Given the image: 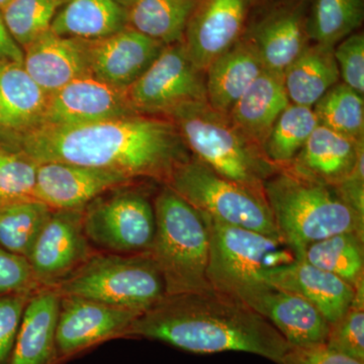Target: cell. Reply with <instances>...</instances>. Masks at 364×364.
Segmentation results:
<instances>
[{"instance_id":"obj_7","label":"cell","mask_w":364,"mask_h":364,"mask_svg":"<svg viewBox=\"0 0 364 364\" xmlns=\"http://www.w3.org/2000/svg\"><path fill=\"white\" fill-rule=\"evenodd\" d=\"M52 289L60 296L92 299L139 313L166 296L164 280L149 252L92 253Z\"/></svg>"},{"instance_id":"obj_39","label":"cell","mask_w":364,"mask_h":364,"mask_svg":"<svg viewBox=\"0 0 364 364\" xmlns=\"http://www.w3.org/2000/svg\"><path fill=\"white\" fill-rule=\"evenodd\" d=\"M40 289L28 260L0 248V296L35 293Z\"/></svg>"},{"instance_id":"obj_41","label":"cell","mask_w":364,"mask_h":364,"mask_svg":"<svg viewBox=\"0 0 364 364\" xmlns=\"http://www.w3.org/2000/svg\"><path fill=\"white\" fill-rule=\"evenodd\" d=\"M334 188L345 202L364 217V153L359 157L350 176Z\"/></svg>"},{"instance_id":"obj_30","label":"cell","mask_w":364,"mask_h":364,"mask_svg":"<svg viewBox=\"0 0 364 364\" xmlns=\"http://www.w3.org/2000/svg\"><path fill=\"white\" fill-rule=\"evenodd\" d=\"M304 258L355 287L364 280V235L342 233L315 242Z\"/></svg>"},{"instance_id":"obj_32","label":"cell","mask_w":364,"mask_h":364,"mask_svg":"<svg viewBox=\"0 0 364 364\" xmlns=\"http://www.w3.org/2000/svg\"><path fill=\"white\" fill-rule=\"evenodd\" d=\"M52 212L36 198L0 205V248L28 258Z\"/></svg>"},{"instance_id":"obj_6","label":"cell","mask_w":364,"mask_h":364,"mask_svg":"<svg viewBox=\"0 0 364 364\" xmlns=\"http://www.w3.org/2000/svg\"><path fill=\"white\" fill-rule=\"evenodd\" d=\"M153 205L156 228L149 253L161 273L167 296L210 289V239L202 215L165 184Z\"/></svg>"},{"instance_id":"obj_28","label":"cell","mask_w":364,"mask_h":364,"mask_svg":"<svg viewBox=\"0 0 364 364\" xmlns=\"http://www.w3.org/2000/svg\"><path fill=\"white\" fill-rule=\"evenodd\" d=\"M198 0H138L128 9V26L168 46L181 43Z\"/></svg>"},{"instance_id":"obj_25","label":"cell","mask_w":364,"mask_h":364,"mask_svg":"<svg viewBox=\"0 0 364 364\" xmlns=\"http://www.w3.org/2000/svg\"><path fill=\"white\" fill-rule=\"evenodd\" d=\"M289 104L282 73L264 70L228 116L246 138L262 149L273 124Z\"/></svg>"},{"instance_id":"obj_12","label":"cell","mask_w":364,"mask_h":364,"mask_svg":"<svg viewBox=\"0 0 364 364\" xmlns=\"http://www.w3.org/2000/svg\"><path fill=\"white\" fill-rule=\"evenodd\" d=\"M142 313L73 296H61L56 331L60 364L124 333Z\"/></svg>"},{"instance_id":"obj_4","label":"cell","mask_w":364,"mask_h":364,"mask_svg":"<svg viewBox=\"0 0 364 364\" xmlns=\"http://www.w3.org/2000/svg\"><path fill=\"white\" fill-rule=\"evenodd\" d=\"M264 195L277 231L304 258L315 242L342 233L364 235V217L333 186L280 169L264 184Z\"/></svg>"},{"instance_id":"obj_14","label":"cell","mask_w":364,"mask_h":364,"mask_svg":"<svg viewBox=\"0 0 364 364\" xmlns=\"http://www.w3.org/2000/svg\"><path fill=\"white\" fill-rule=\"evenodd\" d=\"M92 254L83 230L82 210H54L26 259L41 287L65 279Z\"/></svg>"},{"instance_id":"obj_3","label":"cell","mask_w":364,"mask_h":364,"mask_svg":"<svg viewBox=\"0 0 364 364\" xmlns=\"http://www.w3.org/2000/svg\"><path fill=\"white\" fill-rule=\"evenodd\" d=\"M161 116L176 124L191 156L265 198V181L280 168L239 131L228 114L215 111L208 102H189Z\"/></svg>"},{"instance_id":"obj_5","label":"cell","mask_w":364,"mask_h":364,"mask_svg":"<svg viewBox=\"0 0 364 364\" xmlns=\"http://www.w3.org/2000/svg\"><path fill=\"white\" fill-rule=\"evenodd\" d=\"M200 215L210 239L208 284L244 303L270 286L267 272L301 258L284 239Z\"/></svg>"},{"instance_id":"obj_33","label":"cell","mask_w":364,"mask_h":364,"mask_svg":"<svg viewBox=\"0 0 364 364\" xmlns=\"http://www.w3.org/2000/svg\"><path fill=\"white\" fill-rule=\"evenodd\" d=\"M318 124L341 135L363 140V95L339 81L313 105Z\"/></svg>"},{"instance_id":"obj_43","label":"cell","mask_w":364,"mask_h":364,"mask_svg":"<svg viewBox=\"0 0 364 364\" xmlns=\"http://www.w3.org/2000/svg\"><path fill=\"white\" fill-rule=\"evenodd\" d=\"M114 1H116L119 6L124 7V9H129L131 6H133L138 0H114Z\"/></svg>"},{"instance_id":"obj_17","label":"cell","mask_w":364,"mask_h":364,"mask_svg":"<svg viewBox=\"0 0 364 364\" xmlns=\"http://www.w3.org/2000/svg\"><path fill=\"white\" fill-rule=\"evenodd\" d=\"M164 47L129 26L109 37L86 40L91 76L128 90L152 65Z\"/></svg>"},{"instance_id":"obj_1","label":"cell","mask_w":364,"mask_h":364,"mask_svg":"<svg viewBox=\"0 0 364 364\" xmlns=\"http://www.w3.org/2000/svg\"><path fill=\"white\" fill-rule=\"evenodd\" d=\"M0 146L38 164L70 163L164 184L191 157L176 124L167 117L146 114L74 126L40 124L0 136Z\"/></svg>"},{"instance_id":"obj_15","label":"cell","mask_w":364,"mask_h":364,"mask_svg":"<svg viewBox=\"0 0 364 364\" xmlns=\"http://www.w3.org/2000/svg\"><path fill=\"white\" fill-rule=\"evenodd\" d=\"M136 114L127 90L107 85L93 76H85L49 95L41 124L74 126Z\"/></svg>"},{"instance_id":"obj_34","label":"cell","mask_w":364,"mask_h":364,"mask_svg":"<svg viewBox=\"0 0 364 364\" xmlns=\"http://www.w3.org/2000/svg\"><path fill=\"white\" fill-rule=\"evenodd\" d=\"M69 0H11L0 11L7 30L23 50L51 28Z\"/></svg>"},{"instance_id":"obj_21","label":"cell","mask_w":364,"mask_h":364,"mask_svg":"<svg viewBox=\"0 0 364 364\" xmlns=\"http://www.w3.org/2000/svg\"><path fill=\"white\" fill-rule=\"evenodd\" d=\"M267 280L272 286L310 301L330 325L348 311L355 294V287L333 273L311 264L305 258L270 270Z\"/></svg>"},{"instance_id":"obj_18","label":"cell","mask_w":364,"mask_h":364,"mask_svg":"<svg viewBox=\"0 0 364 364\" xmlns=\"http://www.w3.org/2000/svg\"><path fill=\"white\" fill-rule=\"evenodd\" d=\"M246 304L267 318L291 347L326 345L330 323L310 301L270 284Z\"/></svg>"},{"instance_id":"obj_2","label":"cell","mask_w":364,"mask_h":364,"mask_svg":"<svg viewBox=\"0 0 364 364\" xmlns=\"http://www.w3.org/2000/svg\"><path fill=\"white\" fill-rule=\"evenodd\" d=\"M126 337L156 340L193 353L246 352L277 364L291 349L267 318L212 287L166 294L132 323Z\"/></svg>"},{"instance_id":"obj_27","label":"cell","mask_w":364,"mask_h":364,"mask_svg":"<svg viewBox=\"0 0 364 364\" xmlns=\"http://www.w3.org/2000/svg\"><path fill=\"white\" fill-rule=\"evenodd\" d=\"M128 26V9L114 0H69L52 21L53 33L62 37L95 40Z\"/></svg>"},{"instance_id":"obj_35","label":"cell","mask_w":364,"mask_h":364,"mask_svg":"<svg viewBox=\"0 0 364 364\" xmlns=\"http://www.w3.org/2000/svg\"><path fill=\"white\" fill-rule=\"evenodd\" d=\"M37 162L0 146V205L35 198Z\"/></svg>"},{"instance_id":"obj_40","label":"cell","mask_w":364,"mask_h":364,"mask_svg":"<svg viewBox=\"0 0 364 364\" xmlns=\"http://www.w3.org/2000/svg\"><path fill=\"white\" fill-rule=\"evenodd\" d=\"M282 364H364L344 354L331 350L326 345L320 346L291 347L282 358Z\"/></svg>"},{"instance_id":"obj_9","label":"cell","mask_w":364,"mask_h":364,"mask_svg":"<svg viewBox=\"0 0 364 364\" xmlns=\"http://www.w3.org/2000/svg\"><path fill=\"white\" fill-rule=\"evenodd\" d=\"M129 186L107 191L82 210L86 237L102 252L139 254L152 247L154 205L145 193Z\"/></svg>"},{"instance_id":"obj_31","label":"cell","mask_w":364,"mask_h":364,"mask_svg":"<svg viewBox=\"0 0 364 364\" xmlns=\"http://www.w3.org/2000/svg\"><path fill=\"white\" fill-rule=\"evenodd\" d=\"M318 126L312 107L289 104L277 117L263 144L265 156L280 169L284 168L299 154Z\"/></svg>"},{"instance_id":"obj_8","label":"cell","mask_w":364,"mask_h":364,"mask_svg":"<svg viewBox=\"0 0 364 364\" xmlns=\"http://www.w3.org/2000/svg\"><path fill=\"white\" fill-rule=\"evenodd\" d=\"M169 186L200 214L280 238L267 198L229 181L191 156L172 171Z\"/></svg>"},{"instance_id":"obj_36","label":"cell","mask_w":364,"mask_h":364,"mask_svg":"<svg viewBox=\"0 0 364 364\" xmlns=\"http://www.w3.org/2000/svg\"><path fill=\"white\" fill-rule=\"evenodd\" d=\"M354 287L351 306L338 321L330 325L326 346L364 363V280Z\"/></svg>"},{"instance_id":"obj_19","label":"cell","mask_w":364,"mask_h":364,"mask_svg":"<svg viewBox=\"0 0 364 364\" xmlns=\"http://www.w3.org/2000/svg\"><path fill=\"white\" fill-rule=\"evenodd\" d=\"M363 153L364 139L355 140L318 124L291 164L282 169L334 188L350 176Z\"/></svg>"},{"instance_id":"obj_24","label":"cell","mask_w":364,"mask_h":364,"mask_svg":"<svg viewBox=\"0 0 364 364\" xmlns=\"http://www.w3.org/2000/svg\"><path fill=\"white\" fill-rule=\"evenodd\" d=\"M49 95L31 77L23 63L0 64V136L40 126Z\"/></svg>"},{"instance_id":"obj_42","label":"cell","mask_w":364,"mask_h":364,"mask_svg":"<svg viewBox=\"0 0 364 364\" xmlns=\"http://www.w3.org/2000/svg\"><path fill=\"white\" fill-rule=\"evenodd\" d=\"M23 63V50L11 37L0 13V64Z\"/></svg>"},{"instance_id":"obj_13","label":"cell","mask_w":364,"mask_h":364,"mask_svg":"<svg viewBox=\"0 0 364 364\" xmlns=\"http://www.w3.org/2000/svg\"><path fill=\"white\" fill-rule=\"evenodd\" d=\"M261 0H198L183 44L189 58L202 70L243 37L254 7Z\"/></svg>"},{"instance_id":"obj_37","label":"cell","mask_w":364,"mask_h":364,"mask_svg":"<svg viewBox=\"0 0 364 364\" xmlns=\"http://www.w3.org/2000/svg\"><path fill=\"white\" fill-rule=\"evenodd\" d=\"M334 56L338 65L340 81L364 93V33H351L334 47Z\"/></svg>"},{"instance_id":"obj_29","label":"cell","mask_w":364,"mask_h":364,"mask_svg":"<svg viewBox=\"0 0 364 364\" xmlns=\"http://www.w3.org/2000/svg\"><path fill=\"white\" fill-rule=\"evenodd\" d=\"M363 20V0H310L309 38L313 44L334 48L358 32Z\"/></svg>"},{"instance_id":"obj_10","label":"cell","mask_w":364,"mask_h":364,"mask_svg":"<svg viewBox=\"0 0 364 364\" xmlns=\"http://www.w3.org/2000/svg\"><path fill=\"white\" fill-rule=\"evenodd\" d=\"M127 95L139 114L161 116L184 102H207L205 72L193 64L182 42L165 46Z\"/></svg>"},{"instance_id":"obj_16","label":"cell","mask_w":364,"mask_h":364,"mask_svg":"<svg viewBox=\"0 0 364 364\" xmlns=\"http://www.w3.org/2000/svg\"><path fill=\"white\" fill-rule=\"evenodd\" d=\"M133 181L109 170L70 163H41L35 198L54 210H83L98 196Z\"/></svg>"},{"instance_id":"obj_26","label":"cell","mask_w":364,"mask_h":364,"mask_svg":"<svg viewBox=\"0 0 364 364\" xmlns=\"http://www.w3.org/2000/svg\"><path fill=\"white\" fill-rule=\"evenodd\" d=\"M282 75L291 104L313 107L340 81L334 48L311 43L284 69Z\"/></svg>"},{"instance_id":"obj_44","label":"cell","mask_w":364,"mask_h":364,"mask_svg":"<svg viewBox=\"0 0 364 364\" xmlns=\"http://www.w3.org/2000/svg\"><path fill=\"white\" fill-rule=\"evenodd\" d=\"M9 1H11V0H0V11H1V9H4Z\"/></svg>"},{"instance_id":"obj_22","label":"cell","mask_w":364,"mask_h":364,"mask_svg":"<svg viewBox=\"0 0 364 364\" xmlns=\"http://www.w3.org/2000/svg\"><path fill=\"white\" fill-rule=\"evenodd\" d=\"M61 296L41 287L28 299L9 364H60L56 331Z\"/></svg>"},{"instance_id":"obj_11","label":"cell","mask_w":364,"mask_h":364,"mask_svg":"<svg viewBox=\"0 0 364 364\" xmlns=\"http://www.w3.org/2000/svg\"><path fill=\"white\" fill-rule=\"evenodd\" d=\"M310 0H261L243 37L252 44L267 70L282 73L311 44Z\"/></svg>"},{"instance_id":"obj_20","label":"cell","mask_w":364,"mask_h":364,"mask_svg":"<svg viewBox=\"0 0 364 364\" xmlns=\"http://www.w3.org/2000/svg\"><path fill=\"white\" fill-rule=\"evenodd\" d=\"M23 67L49 95L91 76L86 40L62 37L51 30L23 49Z\"/></svg>"},{"instance_id":"obj_23","label":"cell","mask_w":364,"mask_h":364,"mask_svg":"<svg viewBox=\"0 0 364 364\" xmlns=\"http://www.w3.org/2000/svg\"><path fill=\"white\" fill-rule=\"evenodd\" d=\"M267 70L252 44L241 38L205 69L208 104L229 114L237 100Z\"/></svg>"},{"instance_id":"obj_38","label":"cell","mask_w":364,"mask_h":364,"mask_svg":"<svg viewBox=\"0 0 364 364\" xmlns=\"http://www.w3.org/2000/svg\"><path fill=\"white\" fill-rule=\"evenodd\" d=\"M33 294L0 296V364H9L23 312Z\"/></svg>"}]
</instances>
